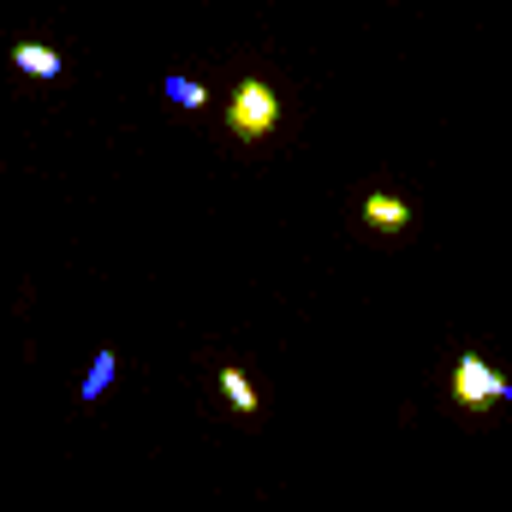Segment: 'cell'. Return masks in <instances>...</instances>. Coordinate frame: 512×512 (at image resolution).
Segmentation results:
<instances>
[{
	"label": "cell",
	"instance_id": "1",
	"mask_svg": "<svg viewBox=\"0 0 512 512\" xmlns=\"http://www.w3.org/2000/svg\"><path fill=\"white\" fill-rule=\"evenodd\" d=\"M227 126H233L239 143H262L268 131L280 126V96H274V84L245 78V84L233 90V102H227Z\"/></svg>",
	"mask_w": 512,
	"mask_h": 512
},
{
	"label": "cell",
	"instance_id": "2",
	"mask_svg": "<svg viewBox=\"0 0 512 512\" xmlns=\"http://www.w3.org/2000/svg\"><path fill=\"white\" fill-rule=\"evenodd\" d=\"M453 399H459L465 411H489V405L507 399V376H501L483 352H465V358L453 364Z\"/></svg>",
	"mask_w": 512,
	"mask_h": 512
},
{
	"label": "cell",
	"instance_id": "3",
	"mask_svg": "<svg viewBox=\"0 0 512 512\" xmlns=\"http://www.w3.org/2000/svg\"><path fill=\"white\" fill-rule=\"evenodd\" d=\"M364 227H376V233H405V227H411V203H405V197H387V191H370V197H364Z\"/></svg>",
	"mask_w": 512,
	"mask_h": 512
},
{
	"label": "cell",
	"instance_id": "4",
	"mask_svg": "<svg viewBox=\"0 0 512 512\" xmlns=\"http://www.w3.org/2000/svg\"><path fill=\"white\" fill-rule=\"evenodd\" d=\"M12 66L30 72V78H60V72H66V60H60L54 48H42V42H18V48H12Z\"/></svg>",
	"mask_w": 512,
	"mask_h": 512
},
{
	"label": "cell",
	"instance_id": "5",
	"mask_svg": "<svg viewBox=\"0 0 512 512\" xmlns=\"http://www.w3.org/2000/svg\"><path fill=\"white\" fill-rule=\"evenodd\" d=\"M215 382H221V393H227V405H233V411H239V417H256V405H262V399H256L251 376H245V370H239V364H227V370H221V376H215Z\"/></svg>",
	"mask_w": 512,
	"mask_h": 512
},
{
	"label": "cell",
	"instance_id": "6",
	"mask_svg": "<svg viewBox=\"0 0 512 512\" xmlns=\"http://www.w3.org/2000/svg\"><path fill=\"white\" fill-rule=\"evenodd\" d=\"M114 352H96V364H90V376H84V387H78V399H102L108 393V382H114Z\"/></svg>",
	"mask_w": 512,
	"mask_h": 512
},
{
	"label": "cell",
	"instance_id": "7",
	"mask_svg": "<svg viewBox=\"0 0 512 512\" xmlns=\"http://www.w3.org/2000/svg\"><path fill=\"white\" fill-rule=\"evenodd\" d=\"M167 96H173L179 108H203V102H209V90L191 84V78H167Z\"/></svg>",
	"mask_w": 512,
	"mask_h": 512
},
{
	"label": "cell",
	"instance_id": "8",
	"mask_svg": "<svg viewBox=\"0 0 512 512\" xmlns=\"http://www.w3.org/2000/svg\"><path fill=\"white\" fill-rule=\"evenodd\" d=\"M507 399H512V382H507Z\"/></svg>",
	"mask_w": 512,
	"mask_h": 512
}]
</instances>
